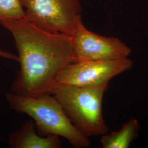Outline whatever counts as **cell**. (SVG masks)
Masks as SVG:
<instances>
[{
  "mask_svg": "<svg viewBox=\"0 0 148 148\" xmlns=\"http://www.w3.org/2000/svg\"><path fill=\"white\" fill-rule=\"evenodd\" d=\"M34 121L28 120L23 123L18 130L12 133L9 144L13 148H60L62 144L59 137L49 135L40 136L36 132Z\"/></svg>",
  "mask_w": 148,
  "mask_h": 148,
  "instance_id": "7",
  "label": "cell"
},
{
  "mask_svg": "<svg viewBox=\"0 0 148 148\" xmlns=\"http://www.w3.org/2000/svg\"><path fill=\"white\" fill-rule=\"evenodd\" d=\"M0 57L3 58L8 59H12L16 61H18V57L17 56H16L12 53L9 52L3 51L0 49Z\"/></svg>",
  "mask_w": 148,
  "mask_h": 148,
  "instance_id": "10",
  "label": "cell"
},
{
  "mask_svg": "<svg viewBox=\"0 0 148 148\" xmlns=\"http://www.w3.org/2000/svg\"><path fill=\"white\" fill-rule=\"evenodd\" d=\"M108 87V84L77 87L56 82L49 94L58 101L75 127L88 138L108 131L102 114L103 97Z\"/></svg>",
  "mask_w": 148,
  "mask_h": 148,
  "instance_id": "3",
  "label": "cell"
},
{
  "mask_svg": "<svg viewBox=\"0 0 148 148\" xmlns=\"http://www.w3.org/2000/svg\"><path fill=\"white\" fill-rule=\"evenodd\" d=\"M6 99L12 110L32 117L40 136L64 138L75 148L90 147L88 138L75 127L53 95L45 94L30 97L11 92L6 93Z\"/></svg>",
  "mask_w": 148,
  "mask_h": 148,
  "instance_id": "2",
  "label": "cell"
},
{
  "mask_svg": "<svg viewBox=\"0 0 148 148\" xmlns=\"http://www.w3.org/2000/svg\"><path fill=\"white\" fill-rule=\"evenodd\" d=\"M70 37L77 61L128 58L132 52L131 48L116 37L102 36L88 30L82 18Z\"/></svg>",
  "mask_w": 148,
  "mask_h": 148,
  "instance_id": "6",
  "label": "cell"
},
{
  "mask_svg": "<svg viewBox=\"0 0 148 148\" xmlns=\"http://www.w3.org/2000/svg\"><path fill=\"white\" fill-rule=\"evenodd\" d=\"M140 125L137 120L131 118L116 131L101 136L100 141L103 148H128L138 137Z\"/></svg>",
  "mask_w": 148,
  "mask_h": 148,
  "instance_id": "8",
  "label": "cell"
},
{
  "mask_svg": "<svg viewBox=\"0 0 148 148\" xmlns=\"http://www.w3.org/2000/svg\"><path fill=\"white\" fill-rule=\"evenodd\" d=\"M24 18L47 32L71 36L79 19L80 0H21Z\"/></svg>",
  "mask_w": 148,
  "mask_h": 148,
  "instance_id": "4",
  "label": "cell"
},
{
  "mask_svg": "<svg viewBox=\"0 0 148 148\" xmlns=\"http://www.w3.org/2000/svg\"><path fill=\"white\" fill-rule=\"evenodd\" d=\"M128 58L112 60L77 61L66 65L59 73L56 82L77 87L107 85L112 78L132 68Z\"/></svg>",
  "mask_w": 148,
  "mask_h": 148,
  "instance_id": "5",
  "label": "cell"
},
{
  "mask_svg": "<svg viewBox=\"0 0 148 148\" xmlns=\"http://www.w3.org/2000/svg\"><path fill=\"white\" fill-rule=\"evenodd\" d=\"M14 38L20 68L11 85L18 95L35 97L49 94L60 71L77 61L71 37L43 30L24 18L0 21Z\"/></svg>",
  "mask_w": 148,
  "mask_h": 148,
  "instance_id": "1",
  "label": "cell"
},
{
  "mask_svg": "<svg viewBox=\"0 0 148 148\" xmlns=\"http://www.w3.org/2000/svg\"><path fill=\"white\" fill-rule=\"evenodd\" d=\"M21 0H0V21L24 18Z\"/></svg>",
  "mask_w": 148,
  "mask_h": 148,
  "instance_id": "9",
  "label": "cell"
}]
</instances>
